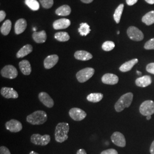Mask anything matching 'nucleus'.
Masks as SVG:
<instances>
[{
	"instance_id": "obj_1",
	"label": "nucleus",
	"mask_w": 154,
	"mask_h": 154,
	"mask_svg": "<svg viewBox=\"0 0 154 154\" xmlns=\"http://www.w3.org/2000/svg\"><path fill=\"white\" fill-rule=\"evenodd\" d=\"M69 125L67 123H59L55 127V140L58 143H62L68 139Z\"/></svg>"
},
{
	"instance_id": "obj_2",
	"label": "nucleus",
	"mask_w": 154,
	"mask_h": 154,
	"mask_svg": "<svg viewBox=\"0 0 154 154\" xmlns=\"http://www.w3.org/2000/svg\"><path fill=\"white\" fill-rule=\"evenodd\" d=\"M48 120L47 114L42 110L34 111L26 117V121L33 125L44 124Z\"/></svg>"
},
{
	"instance_id": "obj_3",
	"label": "nucleus",
	"mask_w": 154,
	"mask_h": 154,
	"mask_svg": "<svg viewBox=\"0 0 154 154\" xmlns=\"http://www.w3.org/2000/svg\"><path fill=\"white\" fill-rule=\"evenodd\" d=\"M133 94L127 93L123 95L116 102L115 109L117 112H121L125 108L130 107L132 103Z\"/></svg>"
},
{
	"instance_id": "obj_4",
	"label": "nucleus",
	"mask_w": 154,
	"mask_h": 154,
	"mask_svg": "<svg viewBox=\"0 0 154 154\" xmlns=\"http://www.w3.org/2000/svg\"><path fill=\"white\" fill-rule=\"evenodd\" d=\"M95 70L92 67H86L78 72L76 74L77 80L79 82L84 83L89 80L93 76Z\"/></svg>"
},
{
	"instance_id": "obj_5",
	"label": "nucleus",
	"mask_w": 154,
	"mask_h": 154,
	"mask_svg": "<svg viewBox=\"0 0 154 154\" xmlns=\"http://www.w3.org/2000/svg\"><path fill=\"white\" fill-rule=\"evenodd\" d=\"M50 136L49 135H41L39 134H34L31 136L30 141L32 143L38 146H46L50 142Z\"/></svg>"
},
{
	"instance_id": "obj_6",
	"label": "nucleus",
	"mask_w": 154,
	"mask_h": 154,
	"mask_svg": "<svg viewBox=\"0 0 154 154\" xmlns=\"http://www.w3.org/2000/svg\"><path fill=\"white\" fill-rule=\"evenodd\" d=\"M139 111L143 116H151L154 114V102L151 100H147L141 104Z\"/></svg>"
},
{
	"instance_id": "obj_7",
	"label": "nucleus",
	"mask_w": 154,
	"mask_h": 154,
	"mask_svg": "<svg viewBox=\"0 0 154 154\" xmlns=\"http://www.w3.org/2000/svg\"><path fill=\"white\" fill-rule=\"evenodd\" d=\"M128 37L132 41H140L144 38V34L141 30L135 26H130L127 31Z\"/></svg>"
},
{
	"instance_id": "obj_8",
	"label": "nucleus",
	"mask_w": 154,
	"mask_h": 154,
	"mask_svg": "<svg viewBox=\"0 0 154 154\" xmlns=\"http://www.w3.org/2000/svg\"><path fill=\"white\" fill-rule=\"evenodd\" d=\"M1 75L6 78L14 79L18 76V71L14 66L11 65H6L1 69Z\"/></svg>"
},
{
	"instance_id": "obj_9",
	"label": "nucleus",
	"mask_w": 154,
	"mask_h": 154,
	"mask_svg": "<svg viewBox=\"0 0 154 154\" xmlns=\"http://www.w3.org/2000/svg\"><path fill=\"white\" fill-rule=\"evenodd\" d=\"M69 114L71 118L75 121H82L87 116V114L85 111L77 107L71 109Z\"/></svg>"
},
{
	"instance_id": "obj_10",
	"label": "nucleus",
	"mask_w": 154,
	"mask_h": 154,
	"mask_svg": "<svg viewBox=\"0 0 154 154\" xmlns=\"http://www.w3.org/2000/svg\"><path fill=\"white\" fill-rule=\"evenodd\" d=\"M111 139L112 143L118 147H124L126 146V139L123 134H122L121 132L118 131L114 132L111 137Z\"/></svg>"
},
{
	"instance_id": "obj_11",
	"label": "nucleus",
	"mask_w": 154,
	"mask_h": 154,
	"mask_svg": "<svg viewBox=\"0 0 154 154\" xmlns=\"http://www.w3.org/2000/svg\"><path fill=\"white\" fill-rule=\"evenodd\" d=\"M6 128L11 132H18L22 129V123L16 119H11L5 124Z\"/></svg>"
},
{
	"instance_id": "obj_12",
	"label": "nucleus",
	"mask_w": 154,
	"mask_h": 154,
	"mask_svg": "<svg viewBox=\"0 0 154 154\" xmlns=\"http://www.w3.org/2000/svg\"><path fill=\"white\" fill-rule=\"evenodd\" d=\"M38 98L39 100L42 102V103L48 108L53 107L54 105L53 99L46 92H41L39 94Z\"/></svg>"
},
{
	"instance_id": "obj_13",
	"label": "nucleus",
	"mask_w": 154,
	"mask_h": 154,
	"mask_svg": "<svg viewBox=\"0 0 154 154\" xmlns=\"http://www.w3.org/2000/svg\"><path fill=\"white\" fill-rule=\"evenodd\" d=\"M1 94L4 98L9 99H17L18 98V94L14 88L4 87L1 89Z\"/></svg>"
},
{
	"instance_id": "obj_14",
	"label": "nucleus",
	"mask_w": 154,
	"mask_h": 154,
	"mask_svg": "<svg viewBox=\"0 0 154 154\" xmlns=\"http://www.w3.org/2000/svg\"><path fill=\"white\" fill-rule=\"evenodd\" d=\"M59 60L58 56L56 54L48 56L44 62L45 68L46 69H50L53 68L57 63Z\"/></svg>"
},
{
	"instance_id": "obj_15",
	"label": "nucleus",
	"mask_w": 154,
	"mask_h": 154,
	"mask_svg": "<svg viewBox=\"0 0 154 154\" xmlns=\"http://www.w3.org/2000/svg\"><path fill=\"white\" fill-rule=\"evenodd\" d=\"M71 25V21L69 19L61 18L53 22V26L55 30L65 29L70 26Z\"/></svg>"
},
{
	"instance_id": "obj_16",
	"label": "nucleus",
	"mask_w": 154,
	"mask_h": 154,
	"mask_svg": "<svg viewBox=\"0 0 154 154\" xmlns=\"http://www.w3.org/2000/svg\"><path fill=\"white\" fill-rule=\"evenodd\" d=\"M119 81V78L114 74L107 73L102 77V82L104 84L114 85L117 84Z\"/></svg>"
},
{
	"instance_id": "obj_17",
	"label": "nucleus",
	"mask_w": 154,
	"mask_h": 154,
	"mask_svg": "<svg viewBox=\"0 0 154 154\" xmlns=\"http://www.w3.org/2000/svg\"><path fill=\"white\" fill-rule=\"evenodd\" d=\"M75 59L80 61H88L93 58V55L88 51L85 50H78L74 53Z\"/></svg>"
},
{
	"instance_id": "obj_18",
	"label": "nucleus",
	"mask_w": 154,
	"mask_h": 154,
	"mask_svg": "<svg viewBox=\"0 0 154 154\" xmlns=\"http://www.w3.org/2000/svg\"><path fill=\"white\" fill-rule=\"evenodd\" d=\"M27 27L26 21L23 18H20L15 23L14 30L16 34H20L23 33Z\"/></svg>"
},
{
	"instance_id": "obj_19",
	"label": "nucleus",
	"mask_w": 154,
	"mask_h": 154,
	"mask_svg": "<svg viewBox=\"0 0 154 154\" xmlns=\"http://www.w3.org/2000/svg\"><path fill=\"white\" fill-rule=\"evenodd\" d=\"M152 83L151 77L149 75H144L143 77H139L135 81L137 86L141 88H146L149 86Z\"/></svg>"
},
{
	"instance_id": "obj_20",
	"label": "nucleus",
	"mask_w": 154,
	"mask_h": 154,
	"mask_svg": "<svg viewBox=\"0 0 154 154\" xmlns=\"http://www.w3.org/2000/svg\"><path fill=\"white\" fill-rule=\"evenodd\" d=\"M33 40L38 44L45 43L47 39L46 33L45 30H42L41 32H34L32 35Z\"/></svg>"
},
{
	"instance_id": "obj_21",
	"label": "nucleus",
	"mask_w": 154,
	"mask_h": 154,
	"mask_svg": "<svg viewBox=\"0 0 154 154\" xmlns=\"http://www.w3.org/2000/svg\"><path fill=\"white\" fill-rule=\"evenodd\" d=\"M19 67L22 74L29 75L32 72V67L30 62L28 60H22L19 63Z\"/></svg>"
},
{
	"instance_id": "obj_22",
	"label": "nucleus",
	"mask_w": 154,
	"mask_h": 154,
	"mask_svg": "<svg viewBox=\"0 0 154 154\" xmlns=\"http://www.w3.org/2000/svg\"><path fill=\"white\" fill-rule=\"evenodd\" d=\"M33 51V46L30 44H27L23 46L21 49L17 53L16 57L18 58H23L30 53H31Z\"/></svg>"
},
{
	"instance_id": "obj_23",
	"label": "nucleus",
	"mask_w": 154,
	"mask_h": 154,
	"mask_svg": "<svg viewBox=\"0 0 154 154\" xmlns=\"http://www.w3.org/2000/svg\"><path fill=\"white\" fill-rule=\"evenodd\" d=\"M138 62V60L137 58L132 59L130 61H127L124 63L121 66L119 67V70L122 72H127L130 71L132 69V67L135 65H136Z\"/></svg>"
},
{
	"instance_id": "obj_24",
	"label": "nucleus",
	"mask_w": 154,
	"mask_h": 154,
	"mask_svg": "<svg viewBox=\"0 0 154 154\" xmlns=\"http://www.w3.org/2000/svg\"><path fill=\"white\" fill-rule=\"evenodd\" d=\"M72 11L70 6L64 5L61 6L55 11V13L60 16H69Z\"/></svg>"
},
{
	"instance_id": "obj_25",
	"label": "nucleus",
	"mask_w": 154,
	"mask_h": 154,
	"mask_svg": "<svg viewBox=\"0 0 154 154\" xmlns=\"http://www.w3.org/2000/svg\"><path fill=\"white\" fill-rule=\"evenodd\" d=\"M142 21L147 25H151L154 23V11L146 13L142 17Z\"/></svg>"
},
{
	"instance_id": "obj_26",
	"label": "nucleus",
	"mask_w": 154,
	"mask_h": 154,
	"mask_svg": "<svg viewBox=\"0 0 154 154\" xmlns=\"http://www.w3.org/2000/svg\"><path fill=\"white\" fill-rule=\"evenodd\" d=\"M103 98V94L100 93L90 94L87 97V100L93 103H97L100 102Z\"/></svg>"
},
{
	"instance_id": "obj_27",
	"label": "nucleus",
	"mask_w": 154,
	"mask_h": 154,
	"mask_svg": "<svg viewBox=\"0 0 154 154\" xmlns=\"http://www.w3.org/2000/svg\"><path fill=\"white\" fill-rule=\"evenodd\" d=\"M11 28V20H7L5 22L3 23L2 25L1 26L0 30L1 33H2L4 35H7L10 33Z\"/></svg>"
},
{
	"instance_id": "obj_28",
	"label": "nucleus",
	"mask_w": 154,
	"mask_h": 154,
	"mask_svg": "<svg viewBox=\"0 0 154 154\" xmlns=\"http://www.w3.org/2000/svg\"><path fill=\"white\" fill-rule=\"evenodd\" d=\"M124 9V5L123 4H120L116 9L114 14V19L116 23H119L121 18L122 14Z\"/></svg>"
},
{
	"instance_id": "obj_29",
	"label": "nucleus",
	"mask_w": 154,
	"mask_h": 154,
	"mask_svg": "<svg viewBox=\"0 0 154 154\" xmlns=\"http://www.w3.org/2000/svg\"><path fill=\"white\" fill-rule=\"evenodd\" d=\"M91 31L90 26L86 22L81 23L80 27L78 29V32L82 36H86Z\"/></svg>"
},
{
	"instance_id": "obj_30",
	"label": "nucleus",
	"mask_w": 154,
	"mask_h": 154,
	"mask_svg": "<svg viewBox=\"0 0 154 154\" xmlns=\"http://www.w3.org/2000/svg\"><path fill=\"white\" fill-rule=\"evenodd\" d=\"M55 38L60 42H66L69 40L70 36L69 34L65 32H61L55 33L54 35Z\"/></svg>"
},
{
	"instance_id": "obj_31",
	"label": "nucleus",
	"mask_w": 154,
	"mask_h": 154,
	"mask_svg": "<svg viewBox=\"0 0 154 154\" xmlns=\"http://www.w3.org/2000/svg\"><path fill=\"white\" fill-rule=\"evenodd\" d=\"M25 3L33 11H37L39 9V4L37 0H25Z\"/></svg>"
},
{
	"instance_id": "obj_32",
	"label": "nucleus",
	"mask_w": 154,
	"mask_h": 154,
	"mask_svg": "<svg viewBox=\"0 0 154 154\" xmlns=\"http://www.w3.org/2000/svg\"><path fill=\"white\" fill-rule=\"evenodd\" d=\"M114 48H115V44L112 41H106L102 46V49L106 51H111L112 50L114 49Z\"/></svg>"
},
{
	"instance_id": "obj_33",
	"label": "nucleus",
	"mask_w": 154,
	"mask_h": 154,
	"mask_svg": "<svg viewBox=\"0 0 154 154\" xmlns=\"http://www.w3.org/2000/svg\"><path fill=\"white\" fill-rule=\"evenodd\" d=\"M39 1L41 5L42 6V7L44 8L45 9H50L54 4L53 0H39Z\"/></svg>"
},
{
	"instance_id": "obj_34",
	"label": "nucleus",
	"mask_w": 154,
	"mask_h": 154,
	"mask_svg": "<svg viewBox=\"0 0 154 154\" xmlns=\"http://www.w3.org/2000/svg\"><path fill=\"white\" fill-rule=\"evenodd\" d=\"M144 48L146 50H154V38L148 41L144 45Z\"/></svg>"
},
{
	"instance_id": "obj_35",
	"label": "nucleus",
	"mask_w": 154,
	"mask_h": 154,
	"mask_svg": "<svg viewBox=\"0 0 154 154\" xmlns=\"http://www.w3.org/2000/svg\"><path fill=\"white\" fill-rule=\"evenodd\" d=\"M146 70L151 74H154V63H150L146 66Z\"/></svg>"
},
{
	"instance_id": "obj_36",
	"label": "nucleus",
	"mask_w": 154,
	"mask_h": 154,
	"mask_svg": "<svg viewBox=\"0 0 154 154\" xmlns=\"http://www.w3.org/2000/svg\"><path fill=\"white\" fill-rule=\"evenodd\" d=\"M100 154H118V153L115 149H110L103 151Z\"/></svg>"
},
{
	"instance_id": "obj_37",
	"label": "nucleus",
	"mask_w": 154,
	"mask_h": 154,
	"mask_svg": "<svg viewBox=\"0 0 154 154\" xmlns=\"http://www.w3.org/2000/svg\"><path fill=\"white\" fill-rule=\"evenodd\" d=\"M0 154H11L9 149L5 146L0 147Z\"/></svg>"
},
{
	"instance_id": "obj_38",
	"label": "nucleus",
	"mask_w": 154,
	"mask_h": 154,
	"mask_svg": "<svg viewBox=\"0 0 154 154\" xmlns=\"http://www.w3.org/2000/svg\"><path fill=\"white\" fill-rule=\"evenodd\" d=\"M126 1L127 4L128 5L132 6L138 2V0H126Z\"/></svg>"
},
{
	"instance_id": "obj_39",
	"label": "nucleus",
	"mask_w": 154,
	"mask_h": 154,
	"mask_svg": "<svg viewBox=\"0 0 154 154\" xmlns=\"http://www.w3.org/2000/svg\"><path fill=\"white\" fill-rule=\"evenodd\" d=\"M6 13L4 11H0V21L2 22L5 18Z\"/></svg>"
},
{
	"instance_id": "obj_40",
	"label": "nucleus",
	"mask_w": 154,
	"mask_h": 154,
	"mask_svg": "<svg viewBox=\"0 0 154 154\" xmlns=\"http://www.w3.org/2000/svg\"><path fill=\"white\" fill-rule=\"evenodd\" d=\"M149 151L151 154H154V140L152 142V143L151 145L150 149H149Z\"/></svg>"
},
{
	"instance_id": "obj_41",
	"label": "nucleus",
	"mask_w": 154,
	"mask_h": 154,
	"mask_svg": "<svg viewBox=\"0 0 154 154\" xmlns=\"http://www.w3.org/2000/svg\"><path fill=\"white\" fill-rule=\"evenodd\" d=\"M77 154H87L84 149H79L77 151Z\"/></svg>"
},
{
	"instance_id": "obj_42",
	"label": "nucleus",
	"mask_w": 154,
	"mask_h": 154,
	"mask_svg": "<svg viewBox=\"0 0 154 154\" xmlns=\"http://www.w3.org/2000/svg\"><path fill=\"white\" fill-rule=\"evenodd\" d=\"M81 1L85 4H90V3L92 2L94 0H81Z\"/></svg>"
},
{
	"instance_id": "obj_43",
	"label": "nucleus",
	"mask_w": 154,
	"mask_h": 154,
	"mask_svg": "<svg viewBox=\"0 0 154 154\" xmlns=\"http://www.w3.org/2000/svg\"><path fill=\"white\" fill-rule=\"evenodd\" d=\"M145 1L149 4H151V5L154 4V0H145Z\"/></svg>"
},
{
	"instance_id": "obj_44",
	"label": "nucleus",
	"mask_w": 154,
	"mask_h": 154,
	"mask_svg": "<svg viewBox=\"0 0 154 154\" xmlns=\"http://www.w3.org/2000/svg\"><path fill=\"white\" fill-rule=\"evenodd\" d=\"M38 154V153H37V152H35V151H31L30 152V154Z\"/></svg>"
},
{
	"instance_id": "obj_45",
	"label": "nucleus",
	"mask_w": 154,
	"mask_h": 154,
	"mask_svg": "<svg viewBox=\"0 0 154 154\" xmlns=\"http://www.w3.org/2000/svg\"><path fill=\"white\" fill-rule=\"evenodd\" d=\"M151 118V116H147V120H149Z\"/></svg>"
},
{
	"instance_id": "obj_46",
	"label": "nucleus",
	"mask_w": 154,
	"mask_h": 154,
	"mask_svg": "<svg viewBox=\"0 0 154 154\" xmlns=\"http://www.w3.org/2000/svg\"><path fill=\"white\" fill-rule=\"evenodd\" d=\"M137 72L138 74V75H141L142 74V72H139V71H137Z\"/></svg>"
},
{
	"instance_id": "obj_47",
	"label": "nucleus",
	"mask_w": 154,
	"mask_h": 154,
	"mask_svg": "<svg viewBox=\"0 0 154 154\" xmlns=\"http://www.w3.org/2000/svg\"><path fill=\"white\" fill-rule=\"evenodd\" d=\"M33 30L34 31V32H36V28H33Z\"/></svg>"
},
{
	"instance_id": "obj_48",
	"label": "nucleus",
	"mask_w": 154,
	"mask_h": 154,
	"mask_svg": "<svg viewBox=\"0 0 154 154\" xmlns=\"http://www.w3.org/2000/svg\"><path fill=\"white\" fill-rule=\"evenodd\" d=\"M119 33H120V32H119V31H118V32H117V34H119Z\"/></svg>"
}]
</instances>
